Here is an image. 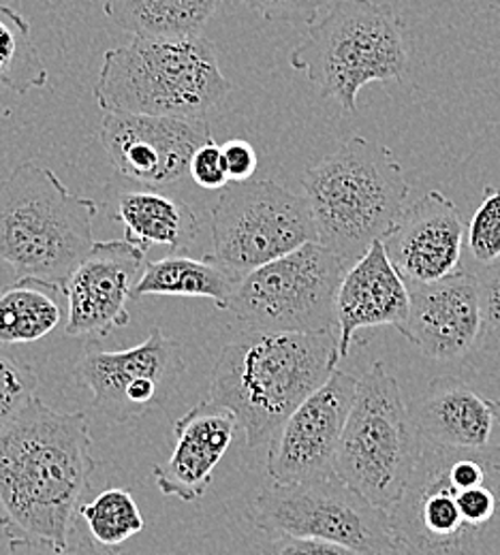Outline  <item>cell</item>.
<instances>
[{
	"mask_svg": "<svg viewBox=\"0 0 500 555\" xmlns=\"http://www.w3.org/2000/svg\"><path fill=\"white\" fill-rule=\"evenodd\" d=\"M227 176L231 182H248L257 171V152L244 139H229L220 145Z\"/></svg>",
	"mask_w": 500,
	"mask_h": 555,
	"instance_id": "cell-32",
	"label": "cell"
},
{
	"mask_svg": "<svg viewBox=\"0 0 500 555\" xmlns=\"http://www.w3.org/2000/svg\"><path fill=\"white\" fill-rule=\"evenodd\" d=\"M289 65L306 73L345 114L358 112L359 90L372 81H405L407 28L400 13L374 0H336L308 26Z\"/></svg>",
	"mask_w": 500,
	"mask_h": 555,
	"instance_id": "cell-7",
	"label": "cell"
},
{
	"mask_svg": "<svg viewBox=\"0 0 500 555\" xmlns=\"http://www.w3.org/2000/svg\"><path fill=\"white\" fill-rule=\"evenodd\" d=\"M48 81L50 73L35 46L30 22L0 2V86L28 94L46 88Z\"/></svg>",
	"mask_w": 500,
	"mask_h": 555,
	"instance_id": "cell-25",
	"label": "cell"
},
{
	"mask_svg": "<svg viewBox=\"0 0 500 555\" xmlns=\"http://www.w3.org/2000/svg\"><path fill=\"white\" fill-rule=\"evenodd\" d=\"M240 423L213 400L200 402L174 425L176 447L165 464L152 468L163 495L182 502L202 500L213 483L216 466L227 455Z\"/></svg>",
	"mask_w": 500,
	"mask_h": 555,
	"instance_id": "cell-19",
	"label": "cell"
},
{
	"mask_svg": "<svg viewBox=\"0 0 500 555\" xmlns=\"http://www.w3.org/2000/svg\"><path fill=\"white\" fill-rule=\"evenodd\" d=\"M482 301V334L500 345V259L486 266L479 276Z\"/></svg>",
	"mask_w": 500,
	"mask_h": 555,
	"instance_id": "cell-30",
	"label": "cell"
},
{
	"mask_svg": "<svg viewBox=\"0 0 500 555\" xmlns=\"http://www.w3.org/2000/svg\"><path fill=\"white\" fill-rule=\"evenodd\" d=\"M114 220L125 227V240L142 253L152 246L180 253L200 235V220L191 206L156 191L123 193Z\"/></svg>",
	"mask_w": 500,
	"mask_h": 555,
	"instance_id": "cell-21",
	"label": "cell"
},
{
	"mask_svg": "<svg viewBox=\"0 0 500 555\" xmlns=\"http://www.w3.org/2000/svg\"><path fill=\"white\" fill-rule=\"evenodd\" d=\"M341 359L336 332H244L216 359L210 400L233 413L255 449L332 378Z\"/></svg>",
	"mask_w": 500,
	"mask_h": 555,
	"instance_id": "cell-3",
	"label": "cell"
},
{
	"mask_svg": "<svg viewBox=\"0 0 500 555\" xmlns=\"http://www.w3.org/2000/svg\"><path fill=\"white\" fill-rule=\"evenodd\" d=\"M67 317L65 291L39 278L22 276L0 291V347L48 338Z\"/></svg>",
	"mask_w": 500,
	"mask_h": 555,
	"instance_id": "cell-22",
	"label": "cell"
},
{
	"mask_svg": "<svg viewBox=\"0 0 500 555\" xmlns=\"http://www.w3.org/2000/svg\"><path fill=\"white\" fill-rule=\"evenodd\" d=\"M495 402V409H497V416H499V423H500V393L499 398L497 400H492Z\"/></svg>",
	"mask_w": 500,
	"mask_h": 555,
	"instance_id": "cell-36",
	"label": "cell"
},
{
	"mask_svg": "<svg viewBox=\"0 0 500 555\" xmlns=\"http://www.w3.org/2000/svg\"><path fill=\"white\" fill-rule=\"evenodd\" d=\"M317 242L306 197L272 180L229 182L213 208V259L240 276Z\"/></svg>",
	"mask_w": 500,
	"mask_h": 555,
	"instance_id": "cell-11",
	"label": "cell"
},
{
	"mask_svg": "<svg viewBox=\"0 0 500 555\" xmlns=\"http://www.w3.org/2000/svg\"><path fill=\"white\" fill-rule=\"evenodd\" d=\"M145 270V253L127 240L97 242L65 286L72 338H107L131 323L127 304Z\"/></svg>",
	"mask_w": 500,
	"mask_h": 555,
	"instance_id": "cell-15",
	"label": "cell"
},
{
	"mask_svg": "<svg viewBox=\"0 0 500 555\" xmlns=\"http://www.w3.org/2000/svg\"><path fill=\"white\" fill-rule=\"evenodd\" d=\"M351 266L319 242L242 278L227 310L246 332L330 334L336 295Z\"/></svg>",
	"mask_w": 500,
	"mask_h": 555,
	"instance_id": "cell-9",
	"label": "cell"
},
{
	"mask_svg": "<svg viewBox=\"0 0 500 555\" xmlns=\"http://www.w3.org/2000/svg\"><path fill=\"white\" fill-rule=\"evenodd\" d=\"M469 248L484 266L500 259V191L495 186L484 189V202L471 218Z\"/></svg>",
	"mask_w": 500,
	"mask_h": 555,
	"instance_id": "cell-28",
	"label": "cell"
},
{
	"mask_svg": "<svg viewBox=\"0 0 500 555\" xmlns=\"http://www.w3.org/2000/svg\"><path fill=\"white\" fill-rule=\"evenodd\" d=\"M356 393L358 378L336 370L293 411L268 442L266 470L272 483H310L336 475V455Z\"/></svg>",
	"mask_w": 500,
	"mask_h": 555,
	"instance_id": "cell-13",
	"label": "cell"
},
{
	"mask_svg": "<svg viewBox=\"0 0 500 555\" xmlns=\"http://www.w3.org/2000/svg\"><path fill=\"white\" fill-rule=\"evenodd\" d=\"M411 310L402 336L426 357L451 361L464 357L482 336L477 276L460 270L451 276L409 284Z\"/></svg>",
	"mask_w": 500,
	"mask_h": 555,
	"instance_id": "cell-17",
	"label": "cell"
},
{
	"mask_svg": "<svg viewBox=\"0 0 500 555\" xmlns=\"http://www.w3.org/2000/svg\"><path fill=\"white\" fill-rule=\"evenodd\" d=\"M253 524L272 537L317 539L379 555L396 543L389 513L336 475L310 483L264 487L248 506Z\"/></svg>",
	"mask_w": 500,
	"mask_h": 555,
	"instance_id": "cell-10",
	"label": "cell"
},
{
	"mask_svg": "<svg viewBox=\"0 0 500 555\" xmlns=\"http://www.w3.org/2000/svg\"><path fill=\"white\" fill-rule=\"evenodd\" d=\"M389 521L411 555H500V447L458 449L424 438Z\"/></svg>",
	"mask_w": 500,
	"mask_h": 555,
	"instance_id": "cell-2",
	"label": "cell"
},
{
	"mask_svg": "<svg viewBox=\"0 0 500 555\" xmlns=\"http://www.w3.org/2000/svg\"><path fill=\"white\" fill-rule=\"evenodd\" d=\"M189 176L195 180L197 186L208 191H222L229 184L227 167L222 160V150L215 139L202 145L189 167Z\"/></svg>",
	"mask_w": 500,
	"mask_h": 555,
	"instance_id": "cell-31",
	"label": "cell"
},
{
	"mask_svg": "<svg viewBox=\"0 0 500 555\" xmlns=\"http://www.w3.org/2000/svg\"><path fill=\"white\" fill-rule=\"evenodd\" d=\"M92 92L105 114L204 118L225 99L229 81L204 35L133 37L105 52Z\"/></svg>",
	"mask_w": 500,
	"mask_h": 555,
	"instance_id": "cell-5",
	"label": "cell"
},
{
	"mask_svg": "<svg viewBox=\"0 0 500 555\" xmlns=\"http://www.w3.org/2000/svg\"><path fill=\"white\" fill-rule=\"evenodd\" d=\"M0 537H4V539H7V541H9V537H7V530H4V528H2V521H0Z\"/></svg>",
	"mask_w": 500,
	"mask_h": 555,
	"instance_id": "cell-37",
	"label": "cell"
},
{
	"mask_svg": "<svg viewBox=\"0 0 500 555\" xmlns=\"http://www.w3.org/2000/svg\"><path fill=\"white\" fill-rule=\"evenodd\" d=\"M302 186L317 242L349 266L394 231L411 195L394 152L366 138L349 139L306 169Z\"/></svg>",
	"mask_w": 500,
	"mask_h": 555,
	"instance_id": "cell-4",
	"label": "cell"
},
{
	"mask_svg": "<svg viewBox=\"0 0 500 555\" xmlns=\"http://www.w3.org/2000/svg\"><path fill=\"white\" fill-rule=\"evenodd\" d=\"M266 555H363L349 547L317 541V539H295V537H279L270 543Z\"/></svg>",
	"mask_w": 500,
	"mask_h": 555,
	"instance_id": "cell-33",
	"label": "cell"
},
{
	"mask_svg": "<svg viewBox=\"0 0 500 555\" xmlns=\"http://www.w3.org/2000/svg\"><path fill=\"white\" fill-rule=\"evenodd\" d=\"M81 519L94 543L101 547H118L140 534L143 530V515L136 498L120 487L101 491L92 502L79 508Z\"/></svg>",
	"mask_w": 500,
	"mask_h": 555,
	"instance_id": "cell-26",
	"label": "cell"
},
{
	"mask_svg": "<svg viewBox=\"0 0 500 555\" xmlns=\"http://www.w3.org/2000/svg\"><path fill=\"white\" fill-rule=\"evenodd\" d=\"M97 202L73 195L52 169L22 163L0 182V261L65 291L97 244Z\"/></svg>",
	"mask_w": 500,
	"mask_h": 555,
	"instance_id": "cell-6",
	"label": "cell"
},
{
	"mask_svg": "<svg viewBox=\"0 0 500 555\" xmlns=\"http://www.w3.org/2000/svg\"><path fill=\"white\" fill-rule=\"evenodd\" d=\"M411 293L387 257L383 242H374L343 278L336 295V334L341 357H349L361 330L396 327L409 321Z\"/></svg>",
	"mask_w": 500,
	"mask_h": 555,
	"instance_id": "cell-18",
	"label": "cell"
},
{
	"mask_svg": "<svg viewBox=\"0 0 500 555\" xmlns=\"http://www.w3.org/2000/svg\"><path fill=\"white\" fill-rule=\"evenodd\" d=\"M268 22H291L310 26L330 0H244Z\"/></svg>",
	"mask_w": 500,
	"mask_h": 555,
	"instance_id": "cell-29",
	"label": "cell"
},
{
	"mask_svg": "<svg viewBox=\"0 0 500 555\" xmlns=\"http://www.w3.org/2000/svg\"><path fill=\"white\" fill-rule=\"evenodd\" d=\"M411 411L426 440L458 449L490 447L499 423L492 400L451 376L432 380Z\"/></svg>",
	"mask_w": 500,
	"mask_h": 555,
	"instance_id": "cell-20",
	"label": "cell"
},
{
	"mask_svg": "<svg viewBox=\"0 0 500 555\" xmlns=\"http://www.w3.org/2000/svg\"><path fill=\"white\" fill-rule=\"evenodd\" d=\"M379 555H411L405 547H400V545H394L392 550H387V552H383V554Z\"/></svg>",
	"mask_w": 500,
	"mask_h": 555,
	"instance_id": "cell-35",
	"label": "cell"
},
{
	"mask_svg": "<svg viewBox=\"0 0 500 555\" xmlns=\"http://www.w3.org/2000/svg\"><path fill=\"white\" fill-rule=\"evenodd\" d=\"M35 370L0 347V431L35 400Z\"/></svg>",
	"mask_w": 500,
	"mask_h": 555,
	"instance_id": "cell-27",
	"label": "cell"
},
{
	"mask_svg": "<svg viewBox=\"0 0 500 555\" xmlns=\"http://www.w3.org/2000/svg\"><path fill=\"white\" fill-rule=\"evenodd\" d=\"M422 444L424 436L398 380L383 361H374L358 380L336 455V477L389 513L411 481Z\"/></svg>",
	"mask_w": 500,
	"mask_h": 555,
	"instance_id": "cell-8",
	"label": "cell"
},
{
	"mask_svg": "<svg viewBox=\"0 0 500 555\" xmlns=\"http://www.w3.org/2000/svg\"><path fill=\"white\" fill-rule=\"evenodd\" d=\"M7 555H103L90 543H77L69 547H56L50 541L41 539H11L7 543Z\"/></svg>",
	"mask_w": 500,
	"mask_h": 555,
	"instance_id": "cell-34",
	"label": "cell"
},
{
	"mask_svg": "<svg viewBox=\"0 0 500 555\" xmlns=\"http://www.w3.org/2000/svg\"><path fill=\"white\" fill-rule=\"evenodd\" d=\"M244 276L220 266L210 255L193 259L187 255H169L145 263L142 278L136 286L133 299L143 297H195L210 299L216 308L227 310L229 299Z\"/></svg>",
	"mask_w": 500,
	"mask_h": 555,
	"instance_id": "cell-23",
	"label": "cell"
},
{
	"mask_svg": "<svg viewBox=\"0 0 500 555\" xmlns=\"http://www.w3.org/2000/svg\"><path fill=\"white\" fill-rule=\"evenodd\" d=\"M184 370L180 345L152 327L148 338L127 350L90 343L77 361V376L92 391V406L114 423L148 415Z\"/></svg>",
	"mask_w": 500,
	"mask_h": 555,
	"instance_id": "cell-12",
	"label": "cell"
},
{
	"mask_svg": "<svg viewBox=\"0 0 500 555\" xmlns=\"http://www.w3.org/2000/svg\"><path fill=\"white\" fill-rule=\"evenodd\" d=\"M84 413L33 400L0 431V521L11 539L72 545V526L94 475Z\"/></svg>",
	"mask_w": 500,
	"mask_h": 555,
	"instance_id": "cell-1",
	"label": "cell"
},
{
	"mask_svg": "<svg viewBox=\"0 0 500 555\" xmlns=\"http://www.w3.org/2000/svg\"><path fill=\"white\" fill-rule=\"evenodd\" d=\"M220 0H103L105 15L138 39L197 37Z\"/></svg>",
	"mask_w": 500,
	"mask_h": 555,
	"instance_id": "cell-24",
	"label": "cell"
},
{
	"mask_svg": "<svg viewBox=\"0 0 500 555\" xmlns=\"http://www.w3.org/2000/svg\"><path fill=\"white\" fill-rule=\"evenodd\" d=\"M99 139L123 178L158 189L187 176L195 152L215 138L204 118L105 114Z\"/></svg>",
	"mask_w": 500,
	"mask_h": 555,
	"instance_id": "cell-14",
	"label": "cell"
},
{
	"mask_svg": "<svg viewBox=\"0 0 500 555\" xmlns=\"http://www.w3.org/2000/svg\"><path fill=\"white\" fill-rule=\"evenodd\" d=\"M464 231L456 204L430 191L405 209L383 246L407 284H426L460 272Z\"/></svg>",
	"mask_w": 500,
	"mask_h": 555,
	"instance_id": "cell-16",
	"label": "cell"
}]
</instances>
